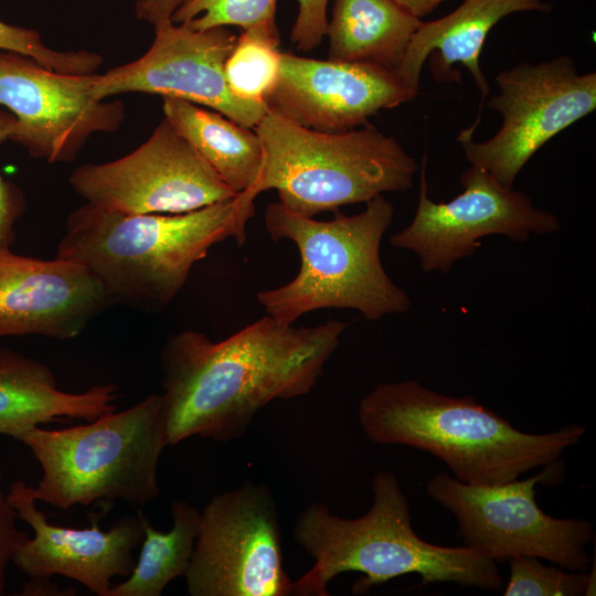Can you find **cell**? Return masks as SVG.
<instances>
[{
  "mask_svg": "<svg viewBox=\"0 0 596 596\" xmlns=\"http://www.w3.org/2000/svg\"><path fill=\"white\" fill-rule=\"evenodd\" d=\"M0 472V596L6 593V571L19 547L30 538L17 525V512L8 500Z\"/></svg>",
  "mask_w": 596,
  "mask_h": 596,
  "instance_id": "obj_29",
  "label": "cell"
},
{
  "mask_svg": "<svg viewBox=\"0 0 596 596\" xmlns=\"http://www.w3.org/2000/svg\"><path fill=\"white\" fill-rule=\"evenodd\" d=\"M172 528L161 532L145 520V536L128 578L113 585L109 596H160L177 577H184L194 550L201 512L184 500L171 503Z\"/></svg>",
  "mask_w": 596,
  "mask_h": 596,
  "instance_id": "obj_22",
  "label": "cell"
},
{
  "mask_svg": "<svg viewBox=\"0 0 596 596\" xmlns=\"http://www.w3.org/2000/svg\"><path fill=\"white\" fill-rule=\"evenodd\" d=\"M408 13L417 19L428 15L433 12L441 2L446 0H394Z\"/></svg>",
  "mask_w": 596,
  "mask_h": 596,
  "instance_id": "obj_32",
  "label": "cell"
},
{
  "mask_svg": "<svg viewBox=\"0 0 596 596\" xmlns=\"http://www.w3.org/2000/svg\"><path fill=\"white\" fill-rule=\"evenodd\" d=\"M552 8L549 0H464L449 14L422 22L394 74L407 89L417 95L426 60L437 82H458L460 74L455 66H465L481 95L479 115L470 127L475 130L485 97L490 93V85L479 63L489 32L510 14L530 11L549 13Z\"/></svg>",
  "mask_w": 596,
  "mask_h": 596,
  "instance_id": "obj_18",
  "label": "cell"
},
{
  "mask_svg": "<svg viewBox=\"0 0 596 596\" xmlns=\"http://www.w3.org/2000/svg\"><path fill=\"white\" fill-rule=\"evenodd\" d=\"M422 22L394 0H334L326 32L329 60L395 72Z\"/></svg>",
  "mask_w": 596,
  "mask_h": 596,
  "instance_id": "obj_20",
  "label": "cell"
},
{
  "mask_svg": "<svg viewBox=\"0 0 596 596\" xmlns=\"http://www.w3.org/2000/svg\"><path fill=\"white\" fill-rule=\"evenodd\" d=\"M504 596H589L595 595L589 574L544 565L534 556H512Z\"/></svg>",
  "mask_w": 596,
  "mask_h": 596,
  "instance_id": "obj_24",
  "label": "cell"
},
{
  "mask_svg": "<svg viewBox=\"0 0 596 596\" xmlns=\"http://www.w3.org/2000/svg\"><path fill=\"white\" fill-rule=\"evenodd\" d=\"M0 50L29 56L50 70L70 75L94 74L103 63L102 55L86 50L55 51L42 42L36 30L13 26L1 20Z\"/></svg>",
  "mask_w": 596,
  "mask_h": 596,
  "instance_id": "obj_26",
  "label": "cell"
},
{
  "mask_svg": "<svg viewBox=\"0 0 596 596\" xmlns=\"http://www.w3.org/2000/svg\"><path fill=\"white\" fill-rule=\"evenodd\" d=\"M14 116L0 109V143L10 140L15 128ZM26 207L21 189L0 174V248H10L15 240L14 225Z\"/></svg>",
  "mask_w": 596,
  "mask_h": 596,
  "instance_id": "obj_27",
  "label": "cell"
},
{
  "mask_svg": "<svg viewBox=\"0 0 596 596\" xmlns=\"http://www.w3.org/2000/svg\"><path fill=\"white\" fill-rule=\"evenodd\" d=\"M264 160L249 191L276 190L279 203L304 216L366 203L385 192H405L418 171L393 137L370 123L328 134L299 126L269 109L255 126Z\"/></svg>",
  "mask_w": 596,
  "mask_h": 596,
  "instance_id": "obj_7",
  "label": "cell"
},
{
  "mask_svg": "<svg viewBox=\"0 0 596 596\" xmlns=\"http://www.w3.org/2000/svg\"><path fill=\"white\" fill-rule=\"evenodd\" d=\"M116 398L113 383L81 393L61 391L46 364L0 348V435L14 438L31 427L64 418L89 422L116 411Z\"/></svg>",
  "mask_w": 596,
  "mask_h": 596,
  "instance_id": "obj_19",
  "label": "cell"
},
{
  "mask_svg": "<svg viewBox=\"0 0 596 596\" xmlns=\"http://www.w3.org/2000/svg\"><path fill=\"white\" fill-rule=\"evenodd\" d=\"M329 0H297L298 12L290 40L301 52L316 49L326 36Z\"/></svg>",
  "mask_w": 596,
  "mask_h": 596,
  "instance_id": "obj_28",
  "label": "cell"
},
{
  "mask_svg": "<svg viewBox=\"0 0 596 596\" xmlns=\"http://www.w3.org/2000/svg\"><path fill=\"white\" fill-rule=\"evenodd\" d=\"M51 577H30L23 585L21 595L23 596H65L73 595L68 589L61 588L58 584L52 582Z\"/></svg>",
  "mask_w": 596,
  "mask_h": 596,
  "instance_id": "obj_31",
  "label": "cell"
},
{
  "mask_svg": "<svg viewBox=\"0 0 596 596\" xmlns=\"http://www.w3.org/2000/svg\"><path fill=\"white\" fill-rule=\"evenodd\" d=\"M236 40L227 26L195 30L185 23L159 24L141 57L95 74L93 96L99 100L125 93L175 97L254 129L268 106L236 97L227 85L224 65Z\"/></svg>",
  "mask_w": 596,
  "mask_h": 596,
  "instance_id": "obj_13",
  "label": "cell"
},
{
  "mask_svg": "<svg viewBox=\"0 0 596 596\" xmlns=\"http://www.w3.org/2000/svg\"><path fill=\"white\" fill-rule=\"evenodd\" d=\"M499 94L489 107L502 116L497 134L476 142L462 129L457 140L470 164L487 170L500 183L514 180L549 140L596 108V73L581 74L563 55L540 63H522L496 76Z\"/></svg>",
  "mask_w": 596,
  "mask_h": 596,
  "instance_id": "obj_10",
  "label": "cell"
},
{
  "mask_svg": "<svg viewBox=\"0 0 596 596\" xmlns=\"http://www.w3.org/2000/svg\"><path fill=\"white\" fill-rule=\"evenodd\" d=\"M371 488L372 505L360 518L336 515L322 502H312L299 513L294 538L315 562L291 583L290 596H327L330 581L347 572L362 574L354 594L408 574L419 575L422 585L502 588L497 562L482 552L432 544L416 534L407 498L393 472H377Z\"/></svg>",
  "mask_w": 596,
  "mask_h": 596,
  "instance_id": "obj_3",
  "label": "cell"
},
{
  "mask_svg": "<svg viewBox=\"0 0 596 596\" xmlns=\"http://www.w3.org/2000/svg\"><path fill=\"white\" fill-rule=\"evenodd\" d=\"M459 179L464 187L460 194L449 202H434L428 196L425 156L414 219L390 237L392 246L415 253L425 273L450 272L489 235L520 243L531 234L561 228L557 216L536 207L528 194L503 185L481 167L470 164Z\"/></svg>",
  "mask_w": 596,
  "mask_h": 596,
  "instance_id": "obj_11",
  "label": "cell"
},
{
  "mask_svg": "<svg viewBox=\"0 0 596 596\" xmlns=\"http://www.w3.org/2000/svg\"><path fill=\"white\" fill-rule=\"evenodd\" d=\"M277 0H188L172 17L195 30L240 26L248 30L276 24Z\"/></svg>",
  "mask_w": 596,
  "mask_h": 596,
  "instance_id": "obj_25",
  "label": "cell"
},
{
  "mask_svg": "<svg viewBox=\"0 0 596 596\" xmlns=\"http://www.w3.org/2000/svg\"><path fill=\"white\" fill-rule=\"evenodd\" d=\"M188 0H136L135 11L139 20L153 26L172 22L175 11Z\"/></svg>",
  "mask_w": 596,
  "mask_h": 596,
  "instance_id": "obj_30",
  "label": "cell"
},
{
  "mask_svg": "<svg viewBox=\"0 0 596 596\" xmlns=\"http://www.w3.org/2000/svg\"><path fill=\"white\" fill-rule=\"evenodd\" d=\"M191 596H290L275 498L265 483L212 497L201 512L189 568Z\"/></svg>",
  "mask_w": 596,
  "mask_h": 596,
  "instance_id": "obj_9",
  "label": "cell"
},
{
  "mask_svg": "<svg viewBox=\"0 0 596 596\" xmlns=\"http://www.w3.org/2000/svg\"><path fill=\"white\" fill-rule=\"evenodd\" d=\"M543 467L531 478L497 486L464 483L441 471L429 478L426 491L454 514L456 534L464 545L497 563L518 555L534 556L568 571L586 572L592 562L586 546L594 524L585 519L553 518L539 507L535 486L556 485L564 472L560 458Z\"/></svg>",
  "mask_w": 596,
  "mask_h": 596,
  "instance_id": "obj_8",
  "label": "cell"
},
{
  "mask_svg": "<svg viewBox=\"0 0 596 596\" xmlns=\"http://www.w3.org/2000/svg\"><path fill=\"white\" fill-rule=\"evenodd\" d=\"M415 96L394 72L373 64L281 52L278 78L266 104L299 126L338 134L362 127L380 110Z\"/></svg>",
  "mask_w": 596,
  "mask_h": 596,
  "instance_id": "obj_15",
  "label": "cell"
},
{
  "mask_svg": "<svg viewBox=\"0 0 596 596\" xmlns=\"http://www.w3.org/2000/svg\"><path fill=\"white\" fill-rule=\"evenodd\" d=\"M7 496L18 518L34 532L12 558L29 577L61 575L97 596H109L113 578L132 572L134 550L145 536L146 515L140 510L116 520L107 531L98 526L102 513L91 517L88 528L74 529L50 523L36 507L33 487L21 479L10 485Z\"/></svg>",
  "mask_w": 596,
  "mask_h": 596,
  "instance_id": "obj_16",
  "label": "cell"
},
{
  "mask_svg": "<svg viewBox=\"0 0 596 596\" xmlns=\"http://www.w3.org/2000/svg\"><path fill=\"white\" fill-rule=\"evenodd\" d=\"M358 418L373 443L427 451L454 478L473 486L505 483L543 467L586 432L579 424L522 432L471 396L444 395L416 380L377 384L360 401Z\"/></svg>",
  "mask_w": 596,
  "mask_h": 596,
  "instance_id": "obj_4",
  "label": "cell"
},
{
  "mask_svg": "<svg viewBox=\"0 0 596 596\" xmlns=\"http://www.w3.org/2000/svg\"><path fill=\"white\" fill-rule=\"evenodd\" d=\"M14 439L43 470L36 501L70 509L123 500L146 505L159 493L158 462L169 445L162 394L62 429L31 427Z\"/></svg>",
  "mask_w": 596,
  "mask_h": 596,
  "instance_id": "obj_6",
  "label": "cell"
},
{
  "mask_svg": "<svg viewBox=\"0 0 596 596\" xmlns=\"http://www.w3.org/2000/svg\"><path fill=\"white\" fill-rule=\"evenodd\" d=\"M365 204L354 215L336 211L330 221L296 215L279 202L266 207L270 238L292 242L301 262L289 283L257 294L266 315L292 324L324 308L353 309L370 321L411 309L409 297L389 277L380 254L394 206L383 194Z\"/></svg>",
  "mask_w": 596,
  "mask_h": 596,
  "instance_id": "obj_5",
  "label": "cell"
},
{
  "mask_svg": "<svg viewBox=\"0 0 596 596\" xmlns=\"http://www.w3.org/2000/svg\"><path fill=\"white\" fill-rule=\"evenodd\" d=\"M94 76L57 73L29 56L0 50V105L17 120L10 140L33 158L72 162L94 134L118 130L125 106L94 98Z\"/></svg>",
  "mask_w": 596,
  "mask_h": 596,
  "instance_id": "obj_14",
  "label": "cell"
},
{
  "mask_svg": "<svg viewBox=\"0 0 596 596\" xmlns=\"http://www.w3.org/2000/svg\"><path fill=\"white\" fill-rule=\"evenodd\" d=\"M164 118L209 163L234 192L251 191L256 184L264 151L256 131L221 113L175 98L162 97Z\"/></svg>",
  "mask_w": 596,
  "mask_h": 596,
  "instance_id": "obj_21",
  "label": "cell"
},
{
  "mask_svg": "<svg viewBox=\"0 0 596 596\" xmlns=\"http://www.w3.org/2000/svg\"><path fill=\"white\" fill-rule=\"evenodd\" d=\"M347 328L339 320L295 327L267 315L222 341L171 334L160 355L169 445L242 438L268 403L313 389Z\"/></svg>",
  "mask_w": 596,
  "mask_h": 596,
  "instance_id": "obj_1",
  "label": "cell"
},
{
  "mask_svg": "<svg viewBox=\"0 0 596 596\" xmlns=\"http://www.w3.org/2000/svg\"><path fill=\"white\" fill-rule=\"evenodd\" d=\"M68 182L87 203L125 214L187 213L240 194L166 118L130 153L82 164Z\"/></svg>",
  "mask_w": 596,
  "mask_h": 596,
  "instance_id": "obj_12",
  "label": "cell"
},
{
  "mask_svg": "<svg viewBox=\"0 0 596 596\" xmlns=\"http://www.w3.org/2000/svg\"><path fill=\"white\" fill-rule=\"evenodd\" d=\"M279 43L276 24L243 30L237 36L224 65L225 79L236 97L266 104L278 78Z\"/></svg>",
  "mask_w": 596,
  "mask_h": 596,
  "instance_id": "obj_23",
  "label": "cell"
},
{
  "mask_svg": "<svg viewBox=\"0 0 596 596\" xmlns=\"http://www.w3.org/2000/svg\"><path fill=\"white\" fill-rule=\"evenodd\" d=\"M255 199L245 191L179 214H125L86 202L68 214L55 257L85 266L113 304L158 312L211 247L228 238L245 243Z\"/></svg>",
  "mask_w": 596,
  "mask_h": 596,
  "instance_id": "obj_2",
  "label": "cell"
},
{
  "mask_svg": "<svg viewBox=\"0 0 596 596\" xmlns=\"http://www.w3.org/2000/svg\"><path fill=\"white\" fill-rule=\"evenodd\" d=\"M110 305L107 291L79 263L0 248V338L73 339Z\"/></svg>",
  "mask_w": 596,
  "mask_h": 596,
  "instance_id": "obj_17",
  "label": "cell"
}]
</instances>
